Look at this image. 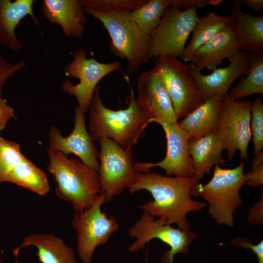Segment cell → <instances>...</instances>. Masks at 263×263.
<instances>
[{"instance_id": "d6a6232c", "label": "cell", "mask_w": 263, "mask_h": 263, "mask_svg": "<svg viewBox=\"0 0 263 263\" xmlns=\"http://www.w3.org/2000/svg\"><path fill=\"white\" fill-rule=\"evenodd\" d=\"M247 219L252 225H261L263 223V189L262 187L261 196L257 202L248 209Z\"/></svg>"}, {"instance_id": "74e56055", "label": "cell", "mask_w": 263, "mask_h": 263, "mask_svg": "<svg viewBox=\"0 0 263 263\" xmlns=\"http://www.w3.org/2000/svg\"><path fill=\"white\" fill-rule=\"evenodd\" d=\"M263 166V152L262 151L258 155L255 156L252 161L251 170H254Z\"/></svg>"}, {"instance_id": "277c9868", "label": "cell", "mask_w": 263, "mask_h": 263, "mask_svg": "<svg viewBox=\"0 0 263 263\" xmlns=\"http://www.w3.org/2000/svg\"><path fill=\"white\" fill-rule=\"evenodd\" d=\"M86 14L98 20L107 31L111 42L110 50L127 61L129 75L150 63L151 37L144 33L129 16V12H102L84 8Z\"/></svg>"}, {"instance_id": "1f68e13d", "label": "cell", "mask_w": 263, "mask_h": 263, "mask_svg": "<svg viewBox=\"0 0 263 263\" xmlns=\"http://www.w3.org/2000/svg\"><path fill=\"white\" fill-rule=\"evenodd\" d=\"M229 244L237 247L251 249L257 256L258 263H263V240L257 244H253V242L249 239L244 237H239L234 239Z\"/></svg>"}, {"instance_id": "44dd1931", "label": "cell", "mask_w": 263, "mask_h": 263, "mask_svg": "<svg viewBox=\"0 0 263 263\" xmlns=\"http://www.w3.org/2000/svg\"><path fill=\"white\" fill-rule=\"evenodd\" d=\"M225 97L218 94L210 97L178 121L180 127L187 132L189 141L218 130L223 102Z\"/></svg>"}, {"instance_id": "d4e9b609", "label": "cell", "mask_w": 263, "mask_h": 263, "mask_svg": "<svg viewBox=\"0 0 263 263\" xmlns=\"http://www.w3.org/2000/svg\"><path fill=\"white\" fill-rule=\"evenodd\" d=\"M6 182L14 183L40 195H46L50 189L46 173L25 156L9 173Z\"/></svg>"}, {"instance_id": "d590c367", "label": "cell", "mask_w": 263, "mask_h": 263, "mask_svg": "<svg viewBox=\"0 0 263 263\" xmlns=\"http://www.w3.org/2000/svg\"><path fill=\"white\" fill-rule=\"evenodd\" d=\"M209 5L208 0H169V7L182 9L203 7Z\"/></svg>"}, {"instance_id": "4dcf8cb0", "label": "cell", "mask_w": 263, "mask_h": 263, "mask_svg": "<svg viewBox=\"0 0 263 263\" xmlns=\"http://www.w3.org/2000/svg\"><path fill=\"white\" fill-rule=\"evenodd\" d=\"M25 65L23 61L16 63L9 62L0 54V91H2L6 82L23 69Z\"/></svg>"}, {"instance_id": "4fadbf2b", "label": "cell", "mask_w": 263, "mask_h": 263, "mask_svg": "<svg viewBox=\"0 0 263 263\" xmlns=\"http://www.w3.org/2000/svg\"><path fill=\"white\" fill-rule=\"evenodd\" d=\"M74 120V129L68 136L65 137L57 127L51 126L48 135V149L60 152L66 156L74 154L82 163L98 173L99 151L86 128L85 113L78 106L75 108Z\"/></svg>"}, {"instance_id": "ac0fdd59", "label": "cell", "mask_w": 263, "mask_h": 263, "mask_svg": "<svg viewBox=\"0 0 263 263\" xmlns=\"http://www.w3.org/2000/svg\"><path fill=\"white\" fill-rule=\"evenodd\" d=\"M244 0H235L232 5L230 25L240 50L263 54V16H255L242 10Z\"/></svg>"}, {"instance_id": "8d00e7d4", "label": "cell", "mask_w": 263, "mask_h": 263, "mask_svg": "<svg viewBox=\"0 0 263 263\" xmlns=\"http://www.w3.org/2000/svg\"><path fill=\"white\" fill-rule=\"evenodd\" d=\"M244 3L248 7L258 12L261 11L263 8V0H244Z\"/></svg>"}, {"instance_id": "6da1fadb", "label": "cell", "mask_w": 263, "mask_h": 263, "mask_svg": "<svg viewBox=\"0 0 263 263\" xmlns=\"http://www.w3.org/2000/svg\"><path fill=\"white\" fill-rule=\"evenodd\" d=\"M199 181L193 176L170 177L151 171L137 172L128 188L131 193L141 190L149 191L153 200L144 203L140 208L154 217L165 219L168 225L175 224L186 231L190 228L187 214L200 211L207 206L206 203L191 198Z\"/></svg>"}, {"instance_id": "ab89813d", "label": "cell", "mask_w": 263, "mask_h": 263, "mask_svg": "<svg viewBox=\"0 0 263 263\" xmlns=\"http://www.w3.org/2000/svg\"><path fill=\"white\" fill-rule=\"evenodd\" d=\"M0 263H1V261L0 260Z\"/></svg>"}, {"instance_id": "cb8c5ba5", "label": "cell", "mask_w": 263, "mask_h": 263, "mask_svg": "<svg viewBox=\"0 0 263 263\" xmlns=\"http://www.w3.org/2000/svg\"><path fill=\"white\" fill-rule=\"evenodd\" d=\"M229 23V15L222 16L211 12L199 18L182 59L186 62H191L195 52Z\"/></svg>"}, {"instance_id": "2e32d148", "label": "cell", "mask_w": 263, "mask_h": 263, "mask_svg": "<svg viewBox=\"0 0 263 263\" xmlns=\"http://www.w3.org/2000/svg\"><path fill=\"white\" fill-rule=\"evenodd\" d=\"M252 54L240 51L228 59L229 63L217 68L207 75L192 62L188 65L205 101L216 95L226 96L232 83L240 76L246 74L251 61Z\"/></svg>"}, {"instance_id": "7a4b0ae2", "label": "cell", "mask_w": 263, "mask_h": 263, "mask_svg": "<svg viewBox=\"0 0 263 263\" xmlns=\"http://www.w3.org/2000/svg\"><path fill=\"white\" fill-rule=\"evenodd\" d=\"M126 102V109L111 110L102 102L100 87H96L88 109L87 130L94 141L106 138L123 148L130 149L143 137L150 123L149 117L139 106L132 89Z\"/></svg>"}, {"instance_id": "484cf974", "label": "cell", "mask_w": 263, "mask_h": 263, "mask_svg": "<svg viewBox=\"0 0 263 263\" xmlns=\"http://www.w3.org/2000/svg\"><path fill=\"white\" fill-rule=\"evenodd\" d=\"M246 75L228 93L227 97L229 99L237 100L252 94L263 93V54H252L250 65Z\"/></svg>"}, {"instance_id": "f546056e", "label": "cell", "mask_w": 263, "mask_h": 263, "mask_svg": "<svg viewBox=\"0 0 263 263\" xmlns=\"http://www.w3.org/2000/svg\"><path fill=\"white\" fill-rule=\"evenodd\" d=\"M250 112V130L256 156L263 151V102L259 96L251 102Z\"/></svg>"}, {"instance_id": "e575fe53", "label": "cell", "mask_w": 263, "mask_h": 263, "mask_svg": "<svg viewBox=\"0 0 263 263\" xmlns=\"http://www.w3.org/2000/svg\"><path fill=\"white\" fill-rule=\"evenodd\" d=\"M246 185L254 187H263V166L244 174Z\"/></svg>"}, {"instance_id": "52a82bcc", "label": "cell", "mask_w": 263, "mask_h": 263, "mask_svg": "<svg viewBox=\"0 0 263 263\" xmlns=\"http://www.w3.org/2000/svg\"><path fill=\"white\" fill-rule=\"evenodd\" d=\"M154 65L179 119L186 116L204 102L188 65L178 58L161 56L156 58Z\"/></svg>"}, {"instance_id": "f35d334b", "label": "cell", "mask_w": 263, "mask_h": 263, "mask_svg": "<svg viewBox=\"0 0 263 263\" xmlns=\"http://www.w3.org/2000/svg\"><path fill=\"white\" fill-rule=\"evenodd\" d=\"M209 5H218L224 1L223 0H208Z\"/></svg>"}, {"instance_id": "83f0119b", "label": "cell", "mask_w": 263, "mask_h": 263, "mask_svg": "<svg viewBox=\"0 0 263 263\" xmlns=\"http://www.w3.org/2000/svg\"><path fill=\"white\" fill-rule=\"evenodd\" d=\"M24 156L19 144L0 136V183L6 182L9 173Z\"/></svg>"}, {"instance_id": "7c38bea8", "label": "cell", "mask_w": 263, "mask_h": 263, "mask_svg": "<svg viewBox=\"0 0 263 263\" xmlns=\"http://www.w3.org/2000/svg\"><path fill=\"white\" fill-rule=\"evenodd\" d=\"M250 101L232 100L227 96L224 99L218 128L223 141V150L227 151V159L231 160L237 150L241 160H248L247 148L251 139Z\"/></svg>"}, {"instance_id": "8992f818", "label": "cell", "mask_w": 263, "mask_h": 263, "mask_svg": "<svg viewBox=\"0 0 263 263\" xmlns=\"http://www.w3.org/2000/svg\"><path fill=\"white\" fill-rule=\"evenodd\" d=\"M128 235L136 240L130 244L128 251L133 253L143 249L153 239H158L168 245L170 248L166 250L161 257L163 263H174L177 254H187L189 246L197 238L195 232L190 230L175 228L166 224L165 219L154 217L143 211L139 220L129 229Z\"/></svg>"}, {"instance_id": "8fae6325", "label": "cell", "mask_w": 263, "mask_h": 263, "mask_svg": "<svg viewBox=\"0 0 263 263\" xmlns=\"http://www.w3.org/2000/svg\"><path fill=\"white\" fill-rule=\"evenodd\" d=\"M73 56V60L64 68V74L68 77L79 79V83L74 85L66 79L61 83V88L64 92L75 97L78 106L85 113L98 82L106 75L119 70L122 65L119 60L104 63L93 57L87 58L83 48L75 51Z\"/></svg>"}, {"instance_id": "30bf717a", "label": "cell", "mask_w": 263, "mask_h": 263, "mask_svg": "<svg viewBox=\"0 0 263 263\" xmlns=\"http://www.w3.org/2000/svg\"><path fill=\"white\" fill-rule=\"evenodd\" d=\"M98 142L100 146L98 174L101 193L105 196L107 203L128 188L137 171L134 167L132 149L123 148L106 138Z\"/></svg>"}, {"instance_id": "836d02e7", "label": "cell", "mask_w": 263, "mask_h": 263, "mask_svg": "<svg viewBox=\"0 0 263 263\" xmlns=\"http://www.w3.org/2000/svg\"><path fill=\"white\" fill-rule=\"evenodd\" d=\"M1 95L2 91H0V133L5 128L8 121L15 117L14 109L8 105L7 100Z\"/></svg>"}, {"instance_id": "5b68a950", "label": "cell", "mask_w": 263, "mask_h": 263, "mask_svg": "<svg viewBox=\"0 0 263 263\" xmlns=\"http://www.w3.org/2000/svg\"><path fill=\"white\" fill-rule=\"evenodd\" d=\"M244 163L233 169L214 166L213 174L206 184L199 183L194 187L192 196H201L208 204V213L215 222L228 227L235 225L234 214L243 205L240 190L246 182Z\"/></svg>"}, {"instance_id": "4316f807", "label": "cell", "mask_w": 263, "mask_h": 263, "mask_svg": "<svg viewBox=\"0 0 263 263\" xmlns=\"http://www.w3.org/2000/svg\"><path fill=\"white\" fill-rule=\"evenodd\" d=\"M169 5V0H148L139 8L129 12V16L144 33L150 36Z\"/></svg>"}, {"instance_id": "9c48e42d", "label": "cell", "mask_w": 263, "mask_h": 263, "mask_svg": "<svg viewBox=\"0 0 263 263\" xmlns=\"http://www.w3.org/2000/svg\"><path fill=\"white\" fill-rule=\"evenodd\" d=\"M197 8L182 10L169 7L151 37L150 56L157 58L161 56L181 58L187 40L199 18Z\"/></svg>"}, {"instance_id": "603a6c76", "label": "cell", "mask_w": 263, "mask_h": 263, "mask_svg": "<svg viewBox=\"0 0 263 263\" xmlns=\"http://www.w3.org/2000/svg\"><path fill=\"white\" fill-rule=\"evenodd\" d=\"M29 245L37 247L38 259L41 263H78L72 248L61 238L47 233H33L25 237L22 243L13 250L16 263L20 250Z\"/></svg>"}, {"instance_id": "d6986e66", "label": "cell", "mask_w": 263, "mask_h": 263, "mask_svg": "<svg viewBox=\"0 0 263 263\" xmlns=\"http://www.w3.org/2000/svg\"><path fill=\"white\" fill-rule=\"evenodd\" d=\"M240 51L234 32L229 23L198 49L191 62L201 71L207 69L212 71L223 63L224 59H228Z\"/></svg>"}, {"instance_id": "e0dca14e", "label": "cell", "mask_w": 263, "mask_h": 263, "mask_svg": "<svg viewBox=\"0 0 263 263\" xmlns=\"http://www.w3.org/2000/svg\"><path fill=\"white\" fill-rule=\"evenodd\" d=\"M41 11L52 24H57L68 38H81L87 22L84 8L79 0H43Z\"/></svg>"}, {"instance_id": "3957f363", "label": "cell", "mask_w": 263, "mask_h": 263, "mask_svg": "<svg viewBox=\"0 0 263 263\" xmlns=\"http://www.w3.org/2000/svg\"><path fill=\"white\" fill-rule=\"evenodd\" d=\"M48 171L56 183V196L70 203L75 213L87 209L101 193L99 174L79 159L47 150Z\"/></svg>"}, {"instance_id": "ba28073f", "label": "cell", "mask_w": 263, "mask_h": 263, "mask_svg": "<svg viewBox=\"0 0 263 263\" xmlns=\"http://www.w3.org/2000/svg\"><path fill=\"white\" fill-rule=\"evenodd\" d=\"M106 203L105 196L101 193L87 209L75 213L71 221L76 232L77 253L83 263H92L95 248L106 244L119 229L116 218L108 217L101 211V206Z\"/></svg>"}, {"instance_id": "ffe728a7", "label": "cell", "mask_w": 263, "mask_h": 263, "mask_svg": "<svg viewBox=\"0 0 263 263\" xmlns=\"http://www.w3.org/2000/svg\"><path fill=\"white\" fill-rule=\"evenodd\" d=\"M34 0H0V43L14 51L22 48L15 29L21 20L30 16L40 30L39 22L33 12Z\"/></svg>"}, {"instance_id": "9a60e30c", "label": "cell", "mask_w": 263, "mask_h": 263, "mask_svg": "<svg viewBox=\"0 0 263 263\" xmlns=\"http://www.w3.org/2000/svg\"><path fill=\"white\" fill-rule=\"evenodd\" d=\"M137 100L149 117V123L174 124L178 122L170 98L153 68L142 73L137 84Z\"/></svg>"}, {"instance_id": "5bb4252c", "label": "cell", "mask_w": 263, "mask_h": 263, "mask_svg": "<svg viewBox=\"0 0 263 263\" xmlns=\"http://www.w3.org/2000/svg\"><path fill=\"white\" fill-rule=\"evenodd\" d=\"M166 134L167 153L165 158L157 163L135 162V170L140 173H146L154 167H160L166 171L168 176L190 177L194 175L192 158L188 150L189 140L185 130L178 123L166 124L158 123Z\"/></svg>"}, {"instance_id": "7402d4cb", "label": "cell", "mask_w": 263, "mask_h": 263, "mask_svg": "<svg viewBox=\"0 0 263 263\" xmlns=\"http://www.w3.org/2000/svg\"><path fill=\"white\" fill-rule=\"evenodd\" d=\"M188 152L194 169V175L200 181L205 174H209L212 167L216 165H224L223 158V141L218 130L198 139L189 141Z\"/></svg>"}, {"instance_id": "f1b7e54d", "label": "cell", "mask_w": 263, "mask_h": 263, "mask_svg": "<svg viewBox=\"0 0 263 263\" xmlns=\"http://www.w3.org/2000/svg\"><path fill=\"white\" fill-rule=\"evenodd\" d=\"M148 0H79L84 8L102 12H130L137 9Z\"/></svg>"}]
</instances>
